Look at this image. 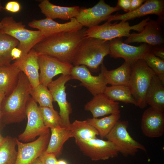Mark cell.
I'll list each match as a JSON object with an SVG mask.
<instances>
[{
	"label": "cell",
	"mask_w": 164,
	"mask_h": 164,
	"mask_svg": "<svg viewBox=\"0 0 164 164\" xmlns=\"http://www.w3.org/2000/svg\"><path fill=\"white\" fill-rule=\"evenodd\" d=\"M30 95L39 107L54 108L52 94L47 87L40 84L35 88L31 87Z\"/></svg>",
	"instance_id": "32"
},
{
	"label": "cell",
	"mask_w": 164,
	"mask_h": 164,
	"mask_svg": "<svg viewBox=\"0 0 164 164\" xmlns=\"http://www.w3.org/2000/svg\"><path fill=\"white\" fill-rule=\"evenodd\" d=\"M119 108L118 102L111 100L103 93L94 96L84 108L91 113L94 118L120 112Z\"/></svg>",
	"instance_id": "21"
},
{
	"label": "cell",
	"mask_w": 164,
	"mask_h": 164,
	"mask_svg": "<svg viewBox=\"0 0 164 164\" xmlns=\"http://www.w3.org/2000/svg\"><path fill=\"white\" fill-rule=\"evenodd\" d=\"M70 128L71 138L75 140L87 141L97 138L99 135L97 131L87 120H75L71 123Z\"/></svg>",
	"instance_id": "27"
},
{
	"label": "cell",
	"mask_w": 164,
	"mask_h": 164,
	"mask_svg": "<svg viewBox=\"0 0 164 164\" xmlns=\"http://www.w3.org/2000/svg\"><path fill=\"white\" fill-rule=\"evenodd\" d=\"M56 156L53 153L44 151L39 156L44 164H56L57 160Z\"/></svg>",
	"instance_id": "35"
},
{
	"label": "cell",
	"mask_w": 164,
	"mask_h": 164,
	"mask_svg": "<svg viewBox=\"0 0 164 164\" xmlns=\"http://www.w3.org/2000/svg\"><path fill=\"white\" fill-rule=\"evenodd\" d=\"M16 138L10 136L4 138L0 145V164H15L17 151Z\"/></svg>",
	"instance_id": "31"
},
{
	"label": "cell",
	"mask_w": 164,
	"mask_h": 164,
	"mask_svg": "<svg viewBox=\"0 0 164 164\" xmlns=\"http://www.w3.org/2000/svg\"><path fill=\"white\" fill-rule=\"evenodd\" d=\"M132 64L125 61L122 65L118 68L108 70L103 63L101 65V69L103 71L108 84L112 86H128Z\"/></svg>",
	"instance_id": "23"
},
{
	"label": "cell",
	"mask_w": 164,
	"mask_h": 164,
	"mask_svg": "<svg viewBox=\"0 0 164 164\" xmlns=\"http://www.w3.org/2000/svg\"><path fill=\"white\" fill-rule=\"evenodd\" d=\"M142 59L164 84V60L155 56L151 49L146 53Z\"/></svg>",
	"instance_id": "34"
},
{
	"label": "cell",
	"mask_w": 164,
	"mask_h": 164,
	"mask_svg": "<svg viewBox=\"0 0 164 164\" xmlns=\"http://www.w3.org/2000/svg\"><path fill=\"white\" fill-rule=\"evenodd\" d=\"M31 87L28 79L21 72L16 87L9 95L5 96L1 104V119L6 123L20 122L26 118V107Z\"/></svg>",
	"instance_id": "2"
},
{
	"label": "cell",
	"mask_w": 164,
	"mask_h": 164,
	"mask_svg": "<svg viewBox=\"0 0 164 164\" xmlns=\"http://www.w3.org/2000/svg\"><path fill=\"white\" fill-rule=\"evenodd\" d=\"M5 96L4 94L0 93V120L1 119V105L3 100Z\"/></svg>",
	"instance_id": "41"
},
{
	"label": "cell",
	"mask_w": 164,
	"mask_h": 164,
	"mask_svg": "<svg viewBox=\"0 0 164 164\" xmlns=\"http://www.w3.org/2000/svg\"><path fill=\"white\" fill-rule=\"evenodd\" d=\"M39 109L45 125L51 128L64 127L59 114L54 108L39 106Z\"/></svg>",
	"instance_id": "33"
},
{
	"label": "cell",
	"mask_w": 164,
	"mask_h": 164,
	"mask_svg": "<svg viewBox=\"0 0 164 164\" xmlns=\"http://www.w3.org/2000/svg\"><path fill=\"white\" fill-rule=\"evenodd\" d=\"M121 10L117 5L111 6L104 0H100L92 7L80 8L75 18L82 26L89 28L107 21L112 13Z\"/></svg>",
	"instance_id": "10"
},
{
	"label": "cell",
	"mask_w": 164,
	"mask_h": 164,
	"mask_svg": "<svg viewBox=\"0 0 164 164\" xmlns=\"http://www.w3.org/2000/svg\"><path fill=\"white\" fill-rule=\"evenodd\" d=\"M4 8L8 11L12 13H16L20 10L21 6L17 1H10L6 4Z\"/></svg>",
	"instance_id": "36"
},
{
	"label": "cell",
	"mask_w": 164,
	"mask_h": 164,
	"mask_svg": "<svg viewBox=\"0 0 164 164\" xmlns=\"http://www.w3.org/2000/svg\"><path fill=\"white\" fill-rule=\"evenodd\" d=\"M149 14L155 15L159 18L164 19V0H145L143 4L136 9L123 14L111 15L107 21L111 22L119 20L127 21Z\"/></svg>",
	"instance_id": "19"
},
{
	"label": "cell",
	"mask_w": 164,
	"mask_h": 164,
	"mask_svg": "<svg viewBox=\"0 0 164 164\" xmlns=\"http://www.w3.org/2000/svg\"><path fill=\"white\" fill-rule=\"evenodd\" d=\"M56 164H68V163L65 160L61 159L57 160Z\"/></svg>",
	"instance_id": "43"
},
{
	"label": "cell",
	"mask_w": 164,
	"mask_h": 164,
	"mask_svg": "<svg viewBox=\"0 0 164 164\" xmlns=\"http://www.w3.org/2000/svg\"><path fill=\"white\" fill-rule=\"evenodd\" d=\"M145 1V0H131V5L129 12L132 11L137 9Z\"/></svg>",
	"instance_id": "39"
},
{
	"label": "cell",
	"mask_w": 164,
	"mask_h": 164,
	"mask_svg": "<svg viewBox=\"0 0 164 164\" xmlns=\"http://www.w3.org/2000/svg\"><path fill=\"white\" fill-rule=\"evenodd\" d=\"M163 20L159 18L156 20L150 19L141 32L130 33L124 42L127 44L145 43L152 47L163 46L164 35L162 24Z\"/></svg>",
	"instance_id": "13"
},
{
	"label": "cell",
	"mask_w": 164,
	"mask_h": 164,
	"mask_svg": "<svg viewBox=\"0 0 164 164\" xmlns=\"http://www.w3.org/2000/svg\"><path fill=\"white\" fill-rule=\"evenodd\" d=\"M50 132L43 134L36 140L22 142L16 138L17 154L15 164H30L46 150L50 137Z\"/></svg>",
	"instance_id": "14"
},
{
	"label": "cell",
	"mask_w": 164,
	"mask_h": 164,
	"mask_svg": "<svg viewBox=\"0 0 164 164\" xmlns=\"http://www.w3.org/2000/svg\"><path fill=\"white\" fill-rule=\"evenodd\" d=\"M143 134L151 138H158L164 133V111L150 107L144 112L141 121Z\"/></svg>",
	"instance_id": "18"
},
{
	"label": "cell",
	"mask_w": 164,
	"mask_h": 164,
	"mask_svg": "<svg viewBox=\"0 0 164 164\" xmlns=\"http://www.w3.org/2000/svg\"><path fill=\"white\" fill-rule=\"evenodd\" d=\"M109 52V41L85 37L79 47L72 64L83 65L96 70L103 63L104 58Z\"/></svg>",
	"instance_id": "3"
},
{
	"label": "cell",
	"mask_w": 164,
	"mask_h": 164,
	"mask_svg": "<svg viewBox=\"0 0 164 164\" xmlns=\"http://www.w3.org/2000/svg\"><path fill=\"white\" fill-rule=\"evenodd\" d=\"M30 164H44L39 157H38Z\"/></svg>",
	"instance_id": "42"
},
{
	"label": "cell",
	"mask_w": 164,
	"mask_h": 164,
	"mask_svg": "<svg viewBox=\"0 0 164 164\" xmlns=\"http://www.w3.org/2000/svg\"><path fill=\"white\" fill-rule=\"evenodd\" d=\"M26 113L27 122L24 132L19 136V141L29 142L37 136L50 132L49 128L43 122L37 103L30 96L27 104Z\"/></svg>",
	"instance_id": "8"
},
{
	"label": "cell",
	"mask_w": 164,
	"mask_h": 164,
	"mask_svg": "<svg viewBox=\"0 0 164 164\" xmlns=\"http://www.w3.org/2000/svg\"><path fill=\"white\" fill-rule=\"evenodd\" d=\"M110 41L109 54L113 58H122L125 61L132 64L144 56L152 48V46L143 43L138 46L128 45L123 42L121 38H116Z\"/></svg>",
	"instance_id": "15"
},
{
	"label": "cell",
	"mask_w": 164,
	"mask_h": 164,
	"mask_svg": "<svg viewBox=\"0 0 164 164\" xmlns=\"http://www.w3.org/2000/svg\"><path fill=\"white\" fill-rule=\"evenodd\" d=\"M21 71L14 63L0 67V93L9 95L16 87Z\"/></svg>",
	"instance_id": "24"
},
{
	"label": "cell",
	"mask_w": 164,
	"mask_h": 164,
	"mask_svg": "<svg viewBox=\"0 0 164 164\" xmlns=\"http://www.w3.org/2000/svg\"><path fill=\"white\" fill-rule=\"evenodd\" d=\"M2 25L1 22H0V31L2 29Z\"/></svg>",
	"instance_id": "46"
},
{
	"label": "cell",
	"mask_w": 164,
	"mask_h": 164,
	"mask_svg": "<svg viewBox=\"0 0 164 164\" xmlns=\"http://www.w3.org/2000/svg\"><path fill=\"white\" fill-rule=\"evenodd\" d=\"M72 80L70 75H61L53 80L47 86L53 96L54 101L57 103L60 108L59 114L64 127L70 128V115L72 112L71 104L67 99L65 84Z\"/></svg>",
	"instance_id": "12"
},
{
	"label": "cell",
	"mask_w": 164,
	"mask_h": 164,
	"mask_svg": "<svg viewBox=\"0 0 164 164\" xmlns=\"http://www.w3.org/2000/svg\"><path fill=\"white\" fill-rule=\"evenodd\" d=\"M75 142L83 154L92 161L106 160L118 155L114 145L108 140L97 138L87 141L75 140Z\"/></svg>",
	"instance_id": "9"
},
{
	"label": "cell",
	"mask_w": 164,
	"mask_h": 164,
	"mask_svg": "<svg viewBox=\"0 0 164 164\" xmlns=\"http://www.w3.org/2000/svg\"><path fill=\"white\" fill-rule=\"evenodd\" d=\"M121 117L120 112L110 114L101 118H88L89 123L97 131L100 138H105L113 128Z\"/></svg>",
	"instance_id": "28"
},
{
	"label": "cell",
	"mask_w": 164,
	"mask_h": 164,
	"mask_svg": "<svg viewBox=\"0 0 164 164\" xmlns=\"http://www.w3.org/2000/svg\"><path fill=\"white\" fill-rule=\"evenodd\" d=\"M38 56L37 52L32 49L26 56L16 60L13 63L25 74L32 88L40 84Z\"/></svg>",
	"instance_id": "20"
},
{
	"label": "cell",
	"mask_w": 164,
	"mask_h": 164,
	"mask_svg": "<svg viewBox=\"0 0 164 164\" xmlns=\"http://www.w3.org/2000/svg\"><path fill=\"white\" fill-rule=\"evenodd\" d=\"M38 62L40 84L47 87L57 75H70L73 67L72 64L43 55H39Z\"/></svg>",
	"instance_id": "11"
},
{
	"label": "cell",
	"mask_w": 164,
	"mask_h": 164,
	"mask_svg": "<svg viewBox=\"0 0 164 164\" xmlns=\"http://www.w3.org/2000/svg\"><path fill=\"white\" fill-rule=\"evenodd\" d=\"M70 76L72 80L80 81V85L86 87L93 96L103 93L108 84L101 69L98 76H94L86 66H75L72 69Z\"/></svg>",
	"instance_id": "16"
},
{
	"label": "cell",
	"mask_w": 164,
	"mask_h": 164,
	"mask_svg": "<svg viewBox=\"0 0 164 164\" xmlns=\"http://www.w3.org/2000/svg\"><path fill=\"white\" fill-rule=\"evenodd\" d=\"M22 53L21 51L19 49L16 47L13 48L11 52L12 60H16L19 59L21 56Z\"/></svg>",
	"instance_id": "40"
},
{
	"label": "cell",
	"mask_w": 164,
	"mask_h": 164,
	"mask_svg": "<svg viewBox=\"0 0 164 164\" xmlns=\"http://www.w3.org/2000/svg\"><path fill=\"white\" fill-rule=\"evenodd\" d=\"M145 100L147 105L164 111V84L155 74L152 79Z\"/></svg>",
	"instance_id": "25"
},
{
	"label": "cell",
	"mask_w": 164,
	"mask_h": 164,
	"mask_svg": "<svg viewBox=\"0 0 164 164\" xmlns=\"http://www.w3.org/2000/svg\"><path fill=\"white\" fill-rule=\"evenodd\" d=\"M117 5L121 9L126 12H129L131 5V0H118Z\"/></svg>",
	"instance_id": "38"
},
{
	"label": "cell",
	"mask_w": 164,
	"mask_h": 164,
	"mask_svg": "<svg viewBox=\"0 0 164 164\" xmlns=\"http://www.w3.org/2000/svg\"><path fill=\"white\" fill-rule=\"evenodd\" d=\"M29 26L40 31L44 37L61 33L77 31L83 28L75 18L68 22L60 23L46 17L39 20L33 19L28 23Z\"/></svg>",
	"instance_id": "17"
},
{
	"label": "cell",
	"mask_w": 164,
	"mask_h": 164,
	"mask_svg": "<svg viewBox=\"0 0 164 164\" xmlns=\"http://www.w3.org/2000/svg\"><path fill=\"white\" fill-rule=\"evenodd\" d=\"M103 93L113 101H120L138 107L137 103L128 86L111 85L107 86Z\"/></svg>",
	"instance_id": "29"
},
{
	"label": "cell",
	"mask_w": 164,
	"mask_h": 164,
	"mask_svg": "<svg viewBox=\"0 0 164 164\" xmlns=\"http://www.w3.org/2000/svg\"><path fill=\"white\" fill-rule=\"evenodd\" d=\"M38 5L41 12L46 17L53 19H59L68 20L75 18L80 9V7L78 6H60L54 5L48 0L42 1Z\"/></svg>",
	"instance_id": "22"
},
{
	"label": "cell",
	"mask_w": 164,
	"mask_h": 164,
	"mask_svg": "<svg viewBox=\"0 0 164 164\" xmlns=\"http://www.w3.org/2000/svg\"><path fill=\"white\" fill-rule=\"evenodd\" d=\"M150 19L149 17L143 20L139 23L131 26L127 21L116 22L112 23L107 21L104 24L86 29L85 37L93 38L106 41L122 37H128L132 30L138 32H141Z\"/></svg>",
	"instance_id": "5"
},
{
	"label": "cell",
	"mask_w": 164,
	"mask_h": 164,
	"mask_svg": "<svg viewBox=\"0 0 164 164\" xmlns=\"http://www.w3.org/2000/svg\"><path fill=\"white\" fill-rule=\"evenodd\" d=\"M1 22L2 28L0 31L11 36L19 41L17 48L22 53L19 58L26 56L44 37L39 30L27 29L22 22L16 21L12 17L4 18Z\"/></svg>",
	"instance_id": "4"
},
{
	"label": "cell",
	"mask_w": 164,
	"mask_h": 164,
	"mask_svg": "<svg viewBox=\"0 0 164 164\" xmlns=\"http://www.w3.org/2000/svg\"><path fill=\"white\" fill-rule=\"evenodd\" d=\"M128 121L119 120L105 138L113 144L119 153L125 157L134 156L139 150L146 152L145 147L128 132Z\"/></svg>",
	"instance_id": "7"
},
{
	"label": "cell",
	"mask_w": 164,
	"mask_h": 164,
	"mask_svg": "<svg viewBox=\"0 0 164 164\" xmlns=\"http://www.w3.org/2000/svg\"><path fill=\"white\" fill-rule=\"evenodd\" d=\"M70 128L58 127L50 128V139L45 151L56 156L59 155L64 144L71 138Z\"/></svg>",
	"instance_id": "26"
},
{
	"label": "cell",
	"mask_w": 164,
	"mask_h": 164,
	"mask_svg": "<svg viewBox=\"0 0 164 164\" xmlns=\"http://www.w3.org/2000/svg\"><path fill=\"white\" fill-rule=\"evenodd\" d=\"M19 43V41L14 38L0 31V67L11 64L13 60L11 51Z\"/></svg>",
	"instance_id": "30"
},
{
	"label": "cell",
	"mask_w": 164,
	"mask_h": 164,
	"mask_svg": "<svg viewBox=\"0 0 164 164\" xmlns=\"http://www.w3.org/2000/svg\"><path fill=\"white\" fill-rule=\"evenodd\" d=\"M86 29L44 37L32 48L43 55L72 64Z\"/></svg>",
	"instance_id": "1"
},
{
	"label": "cell",
	"mask_w": 164,
	"mask_h": 164,
	"mask_svg": "<svg viewBox=\"0 0 164 164\" xmlns=\"http://www.w3.org/2000/svg\"><path fill=\"white\" fill-rule=\"evenodd\" d=\"M155 74L143 59L137 60L132 65L128 86L138 107L141 109L145 108L147 105L145 100L146 94Z\"/></svg>",
	"instance_id": "6"
},
{
	"label": "cell",
	"mask_w": 164,
	"mask_h": 164,
	"mask_svg": "<svg viewBox=\"0 0 164 164\" xmlns=\"http://www.w3.org/2000/svg\"><path fill=\"white\" fill-rule=\"evenodd\" d=\"M3 9H4V8L2 6L0 0V12Z\"/></svg>",
	"instance_id": "44"
},
{
	"label": "cell",
	"mask_w": 164,
	"mask_h": 164,
	"mask_svg": "<svg viewBox=\"0 0 164 164\" xmlns=\"http://www.w3.org/2000/svg\"><path fill=\"white\" fill-rule=\"evenodd\" d=\"M151 51L155 56L164 60V48L163 46L152 47Z\"/></svg>",
	"instance_id": "37"
},
{
	"label": "cell",
	"mask_w": 164,
	"mask_h": 164,
	"mask_svg": "<svg viewBox=\"0 0 164 164\" xmlns=\"http://www.w3.org/2000/svg\"><path fill=\"white\" fill-rule=\"evenodd\" d=\"M3 138H2V137L0 135V145L2 142L3 139Z\"/></svg>",
	"instance_id": "45"
}]
</instances>
